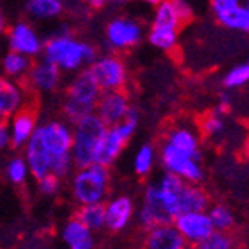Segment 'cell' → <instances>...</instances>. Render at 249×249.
I'll use <instances>...</instances> for the list:
<instances>
[{
    "mask_svg": "<svg viewBox=\"0 0 249 249\" xmlns=\"http://www.w3.org/2000/svg\"><path fill=\"white\" fill-rule=\"evenodd\" d=\"M42 55L54 62L62 73H78L87 70L99 52L95 45L74 36L70 28L62 26L55 35L45 40Z\"/></svg>",
    "mask_w": 249,
    "mask_h": 249,
    "instance_id": "cell-1",
    "label": "cell"
},
{
    "mask_svg": "<svg viewBox=\"0 0 249 249\" xmlns=\"http://www.w3.org/2000/svg\"><path fill=\"white\" fill-rule=\"evenodd\" d=\"M35 133L40 137L43 147L51 156V173L59 178H68L74 171L73 149V123L66 118H49L36 126Z\"/></svg>",
    "mask_w": 249,
    "mask_h": 249,
    "instance_id": "cell-2",
    "label": "cell"
},
{
    "mask_svg": "<svg viewBox=\"0 0 249 249\" xmlns=\"http://www.w3.org/2000/svg\"><path fill=\"white\" fill-rule=\"evenodd\" d=\"M160 194L168 213L175 218L187 211H206L211 204V197L201 183H192L164 171L156 180Z\"/></svg>",
    "mask_w": 249,
    "mask_h": 249,
    "instance_id": "cell-3",
    "label": "cell"
},
{
    "mask_svg": "<svg viewBox=\"0 0 249 249\" xmlns=\"http://www.w3.org/2000/svg\"><path fill=\"white\" fill-rule=\"evenodd\" d=\"M111 189V168L92 163L74 168L70 180V192L78 206L82 204H104Z\"/></svg>",
    "mask_w": 249,
    "mask_h": 249,
    "instance_id": "cell-4",
    "label": "cell"
},
{
    "mask_svg": "<svg viewBox=\"0 0 249 249\" xmlns=\"http://www.w3.org/2000/svg\"><path fill=\"white\" fill-rule=\"evenodd\" d=\"M101 93V87L95 83L89 70L74 73L64 90V97H62L61 104L62 116L70 123H74L87 114L95 113Z\"/></svg>",
    "mask_w": 249,
    "mask_h": 249,
    "instance_id": "cell-5",
    "label": "cell"
},
{
    "mask_svg": "<svg viewBox=\"0 0 249 249\" xmlns=\"http://www.w3.org/2000/svg\"><path fill=\"white\" fill-rule=\"evenodd\" d=\"M107 124L97 116V113L87 114L82 120L73 123V154L74 166L82 168L97 163V154L101 149Z\"/></svg>",
    "mask_w": 249,
    "mask_h": 249,
    "instance_id": "cell-6",
    "label": "cell"
},
{
    "mask_svg": "<svg viewBox=\"0 0 249 249\" xmlns=\"http://www.w3.org/2000/svg\"><path fill=\"white\" fill-rule=\"evenodd\" d=\"M183 21L173 7L171 0H164L163 4L154 7L151 28L147 31V42L161 52L175 51L178 45V31Z\"/></svg>",
    "mask_w": 249,
    "mask_h": 249,
    "instance_id": "cell-7",
    "label": "cell"
},
{
    "mask_svg": "<svg viewBox=\"0 0 249 249\" xmlns=\"http://www.w3.org/2000/svg\"><path fill=\"white\" fill-rule=\"evenodd\" d=\"M140 123V114L135 107L130 109V113L126 114L123 121H120L114 126H107V132L102 140L101 149L97 154V163L104 164V166H113L118 160H120L121 152L124 151L126 144L130 142L133 135H135L137 128Z\"/></svg>",
    "mask_w": 249,
    "mask_h": 249,
    "instance_id": "cell-8",
    "label": "cell"
},
{
    "mask_svg": "<svg viewBox=\"0 0 249 249\" xmlns=\"http://www.w3.org/2000/svg\"><path fill=\"white\" fill-rule=\"evenodd\" d=\"M87 70L90 71L92 78L101 87L102 92H106V90H124V87L128 83V66L123 61V57H120L116 52L99 54Z\"/></svg>",
    "mask_w": 249,
    "mask_h": 249,
    "instance_id": "cell-9",
    "label": "cell"
},
{
    "mask_svg": "<svg viewBox=\"0 0 249 249\" xmlns=\"http://www.w3.org/2000/svg\"><path fill=\"white\" fill-rule=\"evenodd\" d=\"M158 160H160L161 168L166 173L177 175L192 183H201L204 180L202 161L178 151V149H175L173 145L164 142V140L161 142L160 151H158Z\"/></svg>",
    "mask_w": 249,
    "mask_h": 249,
    "instance_id": "cell-10",
    "label": "cell"
},
{
    "mask_svg": "<svg viewBox=\"0 0 249 249\" xmlns=\"http://www.w3.org/2000/svg\"><path fill=\"white\" fill-rule=\"evenodd\" d=\"M144 26L133 18L118 16L106 24L104 42L111 52H124L137 47L144 38Z\"/></svg>",
    "mask_w": 249,
    "mask_h": 249,
    "instance_id": "cell-11",
    "label": "cell"
},
{
    "mask_svg": "<svg viewBox=\"0 0 249 249\" xmlns=\"http://www.w3.org/2000/svg\"><path fill=\"white\" fill-rule=\"evenodd\" d=\"M43 43L45 40L30 21H18L5 30V45L9 51H16L31 59L42 55Z\"/></svg>",
    "mask_w": 249,
    "mask_h": 249,
    "instance_id": "cell-12",
    "label": "cell"
},
{
    "mask_svg": "<svg viewBox=\"0 0 249 249\" xmlns=\"http://www.w3.org/2000/svg\"><path fill=\"white\" fill-rule=\"evenodd\" d=\"M137 220H139L140 229L144 232L156 225L173 222V216L164 208L160 194V187L156 182L145 185L144 192H142V202H140L139 213H137Z\"/></svg>",
    "mask_w": 249,
    "mask_h": 249,
    "instance_id": "cell-13",
    "label": "cell"
},
{
    "mask_svg": "<svg viewBox=\"0 0 249 249\" xmlns=\"http://www.w3.org/2000/svg\"><path fill=\"white\" fill-rule=\"evenodd\" d=\"M62 71L55 66L54 62L40 55V59H35L31 64V70L26 76V87L31 92L36 93H54L62 85Z\"/></svg>",
    "mask_w": 249,
    "mask_h": 249,
    "instance_id": "cell-14",
    "label": "cell"
},
{
    "mask_svg": "<svg viewBox=\"0 0 249 249\" xmlns=\"http://www.w3.org/2000/svg\"><path fill=\"white\" fill-rule=\"evenodd\" d=\"M28 87L0 73V120H11L16 113L30 106Z\"/></svg>",
    "mask_w": 249,
    "mask_h": 249,
    "instance_id": "cell-15",
    "label": "cell"
},
{
    "mask_svg": "<svg viewBox=\"0 0 249 249\" xmlns=\"http://www.w3.org/2000/svg\"><path fill=\"white\" fill-rule=\"evenodd\" d=\"M173 225L182 233L183 241L187 244L197 246L214 230L213 223L210 220V214L206 211H187L180 213L173 218Z\"/></svg>",
    "mask_w": 249,
    "mask_h": 249,
    "instance_id": "cell-16",
    "label": "cell"
},
{
    "mask_svg": "<svg viewBox=\"0 0 249 249\" xmlns=\"http://www.w3.org/2000/svg\"><path fill=\"white\" fill-rule=\"evenodd\" d=\"M132 107L128 93L124 90H106L101 93L95 113L107 126H114L126 118Z\"/></svg>",
    "mask_w": 249,
    "mask_h": 249,
    "instance_id": "cell-17",
    "label": "cell"
},
{
    "mask_svg": "<svg viewBox=\"0 0 249 249\" xmlns=\"http://www.w3.org/2000/svg\"><path fill=\"white\" fill-rule=\"evenodd\" d=\"M106 211V230L113 233H120L128 229L135 216V202L130 196H114L104 202Z\"/></svg>",
    "mask_w": 249,
    "mask_h": 249,
    "instance_id": "cell-18",
    "label": "cell"
},
{
    "mask_svg": "<svg viewBox=\"0 0 249 249\" xmlns=\"http://www.w3.org/2000/svg\"><path fill=\"white\" fill-rule=\"evenodd\" d=\"M164 142H168L170 145H173L178 151L185 152V154L192 156L196 160L202 161V144L201 137L196 132V128L189 126V124L177 123L173 126L166 130L164 133Z\"/></svg>",
    "mask_w": 249,
    "mask_h": 249,
    "instance_id": "cell-19",
    "label": "cell"
},
{
    "mask_svg": "<svg viewBox=\"0 0 249 249\" xmlns=\"http://www.w3.org/2000/svg\"><path fill=\"white\" fill-rule=\"evenodd\" d=\"M9 121V130H11V147L23 149L28 144V140L33 137L36 126H38V118L30 106L16 113Z\"/></svg>",
    "mask_w": 249,
    "mask_h": 249,
    "instance_id": "cell-20",
    "label": "cell"
},
{
    "mask_svg": "<svg viewBox=\"0 0 249 249\" xmlns=\"http://www.w3.org/2000/svg\"><path fill=\"white\" fill-rule=\"evenodd\" d=\"M183 244L185 241L173 222L145 230L144 249H180Z\"/></svg>",
    "mask_w": 249,
    "mask_h": 249,
    "instance_id": "cell-21",
    "label": "cell"
},
{
    "mask_svg": "<svg viewBox=\"0 0 249 249\" xmlns=\"http://www.w3.org/2000/svg\"><path fill=\"white\" fill-rule=\"evenodd\" d=\"M61 239L68 249H93L95 237L87 225H83L76 216L70 218L61 230Z\"/></svg>",
    "mask_w": 249,
    "mask_h": 249,
    "instance_id": "cell-22",
    "label": "cell"
},
{
    "mask_svg": "<svg viewBox=\"0 0 249 249\" xmlns=\"http://www.w3.org/2000/svg\"><path fill=\"white\" fill-rule=\"evenodd\" d=\"M31 64H33V59L31 57L7 49V52L0 57V73L12 78V80L24 82L31 70Z\"/></svg>",
    "mask_w": 249,
    "mask_h": 249,
    "instance_id": "cell-23",
    "label": "cell"
},
{
    "mask_svg": "<svg viewBox=\"0 0 249 249\" xmlns=\"http://www.w3.org/2000/svg\"><path fill=\"white\" fill-rule=\"evenodd\" d=\"M24 11L31 21H54L64 12V0H28Z\"/></svg>",
    "mask_w": 249,
    "mask_h": 249,
    "instance_id": "cell-24",
    "label": "cell"
},
{
    "mask_svg": "<svg viewBox=\"0 0 249 249\" xmlns=\"http://www.w3.org/2000/svg\"><path fill=\"white\" fill-rule=\"evenodd\" d=\"M214 16H216L218 23L227 30L249 35V9L246 4H237Z\"/></svg>",
    "mask_w": 249,
    "mask_h": 249,
    "instance_id": "cell-25",
    "label": "cell"
},
{
    "mask_svg": "<svg viewBox=\"0 0 249 249\" xmlns=\"http://www.w3.org/2000/svg\"><path fill=\"white\" fill-rule=\"evenodd\" d=\"M4 173L9 183L14 187H24L28 180L31 178L30 168H28V163L23 154H12L5 163Z\"/></svg>",
    "mask_w": 249,
    "mask_h": 249,
    "instance_id": "cell-26",
    "label": "cell"
},
{
    "mask_svg": "<svg viewBox=\"0 0 249 249\" xmlns=\"http://www.w3.org/2000/svg\"><path fill=\"white\" fill-rule=\"evenodd\" d=\"M74 216L89 227L92 232H99V230L106 229V211L104 204H82L78 206Z\"/></svg>",
    "mask_w": 249,
    "mask_h": 249,
    "instance_id": "cell-27",
    "label": "cell"
},
{
    "mask_svg": "<svg viewBox=\"0 0 249 249\" xmlns=\"http://www.w3.org/2000/svg\"><path fill=\"white\" fill-rule=\"evenodd\" d=\"M158 161V149L152 144H142L133 156V171L139 177H149Z\"/></svg>",
    "mask_w": 249,
    "mask_h": 249,
    "instance_id": "cell-28",
    "label": "cell"
},
{
    "mask_svg": "<svg viewBox=\"0 0 249 249\" xmlns=\"http://www.w3.org/2000/svg\"><path fill=\"white\" fill-rule=\"evenodd\" d=\"M199 132L208 140H220L227 133V116L211 111L199 123Z\"/></svg>",
    "mask_w": 249,
    "mask_h": 249,
    "instance_id": "cell-29",
    "label": "cell"
},
{
    "mask_svg": "<svg viewBox=\"0 0 249 249\" xmlns=\"http://www.w3.org/2000/svg\"><path fill=\"white\" fill-rule=\"evenodd\" d=\"M208 214L213 223L214 230H225L232 232L235 227V213L225 202H211L208 208Z\"/></svg>",
    "mask_w": 249,
    "mask_h": 249,
    "instance_id": "cell-30",
    "label": "cell"
},
{
    "mask_svg": "<svg viewBox=\"0 0 249 249\" xmlns=\"http://www.w3.org/2000/svg\"><path fill=\"white\" fill-rule=\"evenodd\" d=\"M237 241L232 232L225 230H213L202 242L197 244V249H235Z\"/></svg>",
    "mask_w": 249,
    "mask_h": 249,
    "instance_id": "cell-31",
    "label": "cell"
},
{
    "mask_svg": "<svg viewBox=\"0 0 249 249\" xmlns=\"http://www.w3.org/2000/svg\"><path fill=\"white\" fill-rule=\"evenodd\" d=\"M222 83L227 90H235L249 83V62H242V64H235L230 68L222 78Z\"/></svg>",
    "mask_w": 249,
    "mask_h": 249,
    "instance_id": "cell-32",
    "label": "cell"
},
{
    "mask_svg": "<svg viewBox=\"0 0 249 249\" xmlns=\"http://www.w3.org/2000/svg\"><path fill=\"white\" fill-rule=\"evenodd\" d=\"M36 182V191L45 197H54L61 192L62 189V178H59L54 173H47L45 177L35 180Z\"/></svg>",
    "mask_w": 249,
    "mask_h": 249,
    "instance_id": "cell-33",
    "label": "cell"
},
{
    "mask_svg": "<svg viewBox=\"0 0 249 249\" xmlns=\"http://www.w3.org/2000/svg\"><path fill=\"white\" fill-rule=\"evenodd\" d=\"M171 4L177 9L180 19L183 23H187V21H191L194 18V7H192V4L189 0H171Z\"/></svg>",
    "mask_w": 249,
    "mask_h": 249,
    "instance_id": "cell-34",
    "label": "cell"
},
{
    "mask_svg": "<svg viewBox=\"0 0 249 249\" xmlns=\"http://www.w3.org/2000/svg\"><path fill=\"white\" fill-rule=\"evenodd\" d=\"M11 149V130H9V121L0 120V152H5Z\"/></svg>",
    "mask_w": 249,
    "mask_h": 249,
    "instance_id": "cell-35",
    "label": "cell"
},
{
    "mask_svg": "<svg viewBox=\"0 0 249 249\" xmlns=\"http://www.w3.org/2000/svg\"><path fill=\"white\" fill-rule=\"evenodd\" d=\"M246 2L248 0H210V7L214 14H218V12L225 11V9L233 7V5L237 4H246Z\"/></svg>",
    "mask_w": 249,
    "mask_h": 249,
    "instance_id": "cell-36",
    "label": "cell"
},
{
    "mask_svg": "<svg viewBox=\"0 0 249 249\" xmlns=\"http://www.w3.org/2000/svg\"><path fill=\"white\" fill-rule=\"evenodd\" d=\"M19 249H51V246H49V242L43 237H33V239H28Z\"/></svg>",
    "mask_w": 249,
    "mask_h": 249,
    "instance_id": "cell-37",
    "label": "cell"
},
{
    "mask_svg": "<svg viewBox=\"0 0 249 249\" xmlns=\"http://www.w3.org/2000/svg\"><path fill=\"white\" fill-rule=\"evenodd\" d=\"M213 111H216V113H220V114H225V116H227V114L230 113V101L227 97L220 99V102L214 106Z\"/></svg>",
    "mask_w": 249,
    "mask_h": 249,
    "instance_id": "cell-38",
    "label": "cell"
},
{
    "mask_svg": "<svg viewBox=\"0 0 249 249\" xmlns=\"http://www.w3.org/2000/svg\"><path fill=\"white\" fill-rule=\"evenodd\" d=\"M5 30H7V18H5L4 11H2V7H0V35L5 33Z\"/></svg>",
    "mask_w": 249,
    "mask_h": 249,
    "instance_id": "cell-39",
    "label": "cell"
},
{
    "mask_svg": "<svg viewBox=\"0 0 249 249\" xmlns=\"http://www.w3.org/2000/svg\"><path fill=\"white\" fill-rule=\"evenodd\" d=\"M89 2V5H92V7H102V5H106L109 2V0H87Z\"/></svg>",
    "mask_w": 249,
    "mask_h": 249,
    "instance_id": "cell-40",
    "label": "cell"
},
{
    "mask_svg": "<svg viewBox=\"0 0 249 249\" xmlns=\"http://www.w3.org/2000/svg\"><path fill=\"white\" fill-rule=\"evenodd\" d=\"M144 4H147V5H151V7H158L160 4H163L164 0H142Z\"/></svg>",
    "mask_w": 249,
    "mask_h": 249,
    "instance_id": "cell-41",
    "label": "cell"
},
{
    "mask_svg": "<svg viewBox=\"0 0 249 249\" xmlns=\"http://www.w3.org/2000/svg\"><path fill=\"white\" fill-rule=\"evenodd\" d=\"M244 156L249 160V139L246 140V144H244Z\"/></svg>",
    "mask_w": 249,
    "mask_h": 249,
    "instance_id": "cell-42",
    "label": "cell"
},
{
    "mask_svg": "<svg viewBox=\"0 0 249 249\" xmlns=\"http://www.w3.org/2000/svg\"><path fill=\"white\" fill-rule=\"evenodd\" d=\"M180 249H197V246L187 244V242H185V244H183V246H182V248H180Z\"/></svg>",
    "mask_w": 249,
    "mask_h": 249,
    "instance_id": "cell-43",
    "label": "cell"
},
{
    "mask_svg": "<svg viewBox=\"0 0 249 249\" xmlns=\"http://www.w3.org/2000/svg\"><path fill=\"white\" fill-rule=\"evenodd\" d=\"M246 5H248V9H249V0H248V2H246Z\"/></svg>",
    "mask_w": 249,
    "mask_h": 249,
    "instance_id": "cell-44",
    "label": "cell"
},
{
    "mask_svg": "<svg viewBox=\"0 0 249 249\" xmlns=\"http://www.w3.org/2000/svg\"><path fill=\"white\" fill-rule=\"evenodd\" d=\"M235 249H237V248H235Z\"/></svg>",
    "mask_w": 249,
    "mask_h": 249,
    "instance_id": "cell-45",
    "label": "cell"
},
{
    "mask_svg": "<svg viewBox=\"0 0 249 249\" xmlns=\"http://www.w3.org/2000/svg\"><path fill=\"white\" fill-rule=\"evenodd\" d=\"M248 62H249V61H248Z\"/></svg>",
    "mask_w": 249,
    "mask_h": 249,
    "instance_id": "cell-46",
    "label": "cell"
}]
</instances>
